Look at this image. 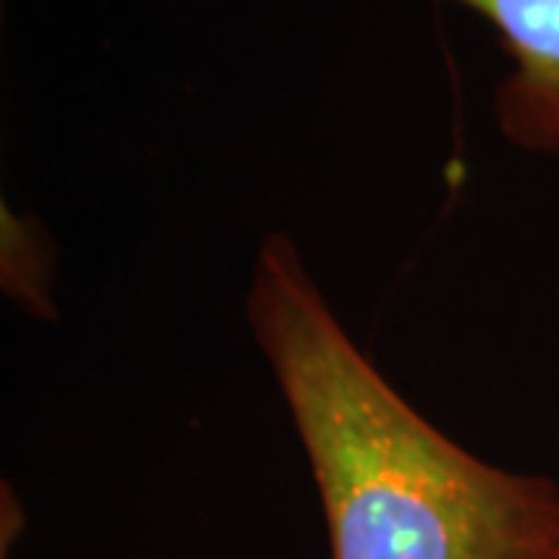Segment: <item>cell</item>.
Here are the masks:
<instances>
[{
  "label": "cell",
  "instance_id": "1",
  "mask_svg": "<svg viewBox=\"0 0 559 559\" xmlns=\"http://www.w3.org/2000/svg\"><path fill=\"white\" fill-rule=\"evenodd\" d=\"M246 320L299 432L330 559H559V485L485 463L373 367L296 242H261Z\"/></svg>",
  "mask_w": 559,
  "mask_h": 559
},
{
  "label": "cell",
  "instance_id": "2",
  "mask_svg": "<svg viewBox=\"0 0 559 559\" xmlns=\"http://www.w3.org/2000/svg\"><path fill=\"white\" fill-rule=\"evenodd\" d=\"M488 22L513 72L495 97L503 138L559 153V0H451Z\"/></svg>",
  "mask_w": 559,
  "mask_h": 559
}]
</instances>
